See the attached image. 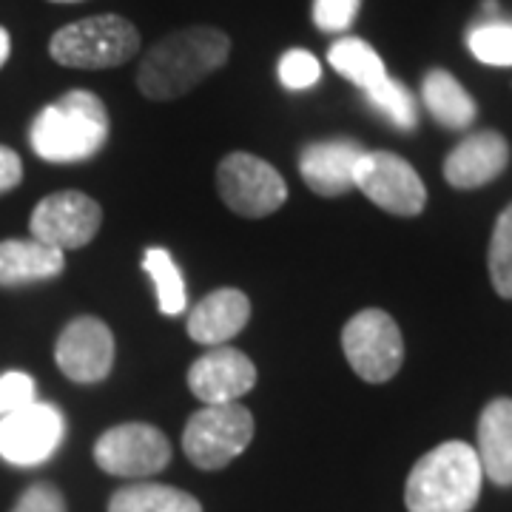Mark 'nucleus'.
<instances>
[{
  "mask_svg": "<svg viewBox=\"0 0 512 512\" xmlns=\"http://www.w3.org/2000/svg\"><path fill=\"white\" fill-rule=\"evenodd\" d=\"M353 185L367 200L396 217H416L427 205V188L416 168L390 151H365L356 165Z\"/></svg>",
  "mask_w": 512,
  "mask_h": 512,
  "instance_id": "obj_9",
  "label": "nucleus"
},
{
  "mask_svg": "<svg viewBox=\"0 0 512 512\" xmlns=\"http://www.w3.org/2000/svg\"><path fill=\"white\" fill-rule=\"evenodd\" d=\"M467 46L476 60L487 66H512V23L507 20H487L470 29Z\"/></svg>",
  "mask_w": 512,
  "mask_h": 512,
  "instance_id": "obj_24",
  "label": "nucleus"
},
{
  "mask_svg": "<svg viewBox=\"0 0 512 512\" xmlns=\"http://www.w3.org/2000/svg\"><path fill=\"white\" fill-rule=\"evenodd\" d=\"M362 0H313V20L322 32H348Z\"/></svg>",
  "mask_w": 512,
  "mask_h": 512,
  "instance_id": "obj_27",
  "label": "nucleus"
},
{
  "mask_svg": "<svg viewBox=\"0 0 512 512\" xmlns=\"http://www.w3.org/2000/svg\"><path fill=\"white\" fill-rule=\"evenodd\" d=\"M55 3H77V0H55Z\"/></svg>",
  "mask_w": 512,
  "mask_h": 512,
  "instance_id": "obj_32",
  "label": "nucleus"
},
{
  "mask_svg": "<svg viewBox=\"0 0 512 512\" xmlns=\"http://www.w3.org/2000/svg\"><path fill=\"white\" fill-rule=\"evenodd\" d=\"M487 265H490L495 293L501 299H512V205H507L501 217L495 220Z\"/></svg>",
  "mask_w": 512,
  "mask_h": 512,
  "instance_id": "obj_25",
  "label": "nucleus"
},
{
  "mask_svg": "<svg viewBox=\"0 0 512 512\" xmlns=\"http://www.w3.org/2000/svg\"><path fill=\"white\" fill-rule=\"evenodd\" d=\"M37 387L35 379L29 373H20V370H9L0 376V419L15 413L20 407L35 402Z\"/></svg>",
  "mask_w": 512,
  "mask_h": 512,
  "instance_id": "obj_28",
  "label": "nucleus"
},
{
  "mask_svg": "<svg viewBox=\"0 0 512 512\" xmlns=\"http://www.w3.org/2000/svg\"><path fill=\"white\" fill-rule=\"evenodd\" d=\"M256 365L237 348H211L188 370V387L202 404H231L251 393Z\"/></svg>",
  "mask_w": 512,
  "mask_h": 512,
  "instance_id": "obj_13",
  "label": "nucleus"
},
{
  "mask_svg": "<svg viewBox=\"0 0 512 512\" xmlns=\"http://www.w3.org/2000/svg\"><path fill=\"white\" fill-rule=\"evenodd\" d=\"M143 268L154 282L157 291V305L165 316H180L188 305V293H185V282L174 256L165 248H148L143 256Z\"/></svg>",
  "mask_w": 512,
  "mask_h": 512,
  "instance_id": "obj_22",
  "label": "nucleus"
},
{
  "mask_svg": "<svg viewBox=\"0 0 512 512\" xmlns=\"http://www.w3.org/2000/svg\"><path fill=\"white\" fill-rule=\"evenodd\" d=\"M276 72H279V80H282L285 89L302 92V89H311V86L319 83L322 66H319V60H316L311 52H305V49H291V52L282 55Z\"/></svg>",
  "mask_w": 512,
  "mask_h": 512,
  "instance_id": "obj_26",
  "label": "nucleus"
},
{
  "mask_svg": "<svg viewBox=\"0 0 512 512\" xmlns=\"http://www.w3.org/2000/svg\"><path fill=\"white\" fill-rule=\"evenodd\" d=\"M484 473L476 450L464 441H444L416 461L407 476V512H470L481 495Z\"/></svg>",
  "mask_w": 512,
  "mask_h": 512,
  "instance_id": "obj_3",
  "label": "nucleus"
},
{
  "mask_svg": "<svg viewBox=\"0 0 512 512\" xmlns=\"http://www.w3.org/2000/svg\"><path fill=\"white\" fill-rule=\"evenodd\" d=\"M140 52V32L123 15H94L57 29L49 55L66 69H114Z\"/></svg>",
  "mask_w": 512,
  "mask_h": 512,
  "instance_id": "obj_4",
  "label": "nucleus"
},
{
  "mask_svg": "<svg viewBox=\"0 0 512 512\" xmlns=\"http://www.w3.org/2000/svg\"><path fill=\"white\" fill-rule=\"evenodd\" d=\"M66 433V419L55 404L32 402L0 419V458L18 467H35L55 450Z\"/></svg>",
  "mask_w": 512,
  "mask_h": 512,
  "instance_id": "obj_11",
  "label": "nucleus"
},
{
  "mask_svg": "<svg viewBox=\"0 0 512 512\" xmlns=\"http://www.w3.org/2000/svg\"><path fill=\"white\" fill-rule=\"evenodd\" d=\"M342 350L359 379L382 384L399 373L404 362L402 330L379 308L359 311L342 330Z\"/></svg>",
  "mask_w": 512,
  "mask_h": 512,
  "instance_id": "obj_6",
  "label": "nucleus"
},
{
  "mask_svg": "<svg viewBox=\"0 0 512 512\" xmlns=\"http://www.w3.org/2000/svg\"><path fill=\"white\" fill-rule=\"evenodd\" d=\"M481 473L498 487H512V399H493L478 419Z\"/></svg>",
  "mask_w": 512,
  "mask_h": 512,
  "instance_id": "obj_17",
  "label": "nucleus"
},
{
  "mask_svg": "<svg viewBox=\"0 0 512 512\" xmlns=\"http://www.w3.org/2000/svg\"><path fill=\"white\" fill-rule=\"evenodd\" d=\"M231 57V37L214 26H188L157 40L137 69V86L148 100H177L205 77L220 72Z\"/></svg>",
  "mask_w": 512,
  "mask_h": 512,
  "instance_id": "obj_1",
  "label": "nucleus"
},
{
  "mask_svg": "<svg viewBox=\"0 0 512 512\" xmlns=\"http://www.w3.org/2000/svg\"><path fill=\"white\" fill-rule=\"evenodd\" d=\"M9 55H12V35L0 26V69L6 66Z\"/></svg>",
  "mask_w": 512,
  "mask_h": 512,
  "instance_id": "obj_31",
  "label": "nucleus"
},
{
  "mask_svg": "<svg viewBox=\"0 0 512 512\" xmlns=\"http://www.w3.org/2000/svg\"><path fill=\"white\" fill-rule=\"evenodd\" d=\"M109 128L106 103L86 89H74L40 109L29 143L46 163H83L106 146Z\"/></svg>",
  "mask_w": 512,
  "mask_h": 512,
  "instance_id": "obj_2",
  "label": "nucleus"
},
{
  "mask_svg": "<svg viewBox=\"0 0 512 512\" xmlns=\"http://www.w3.org/2000/svg\"><path fill=\"white\" fill-rule=\"evenodd\" d=\"M103 222V208L83 191H57L37 202L29 220L32 239L57 248L77 251L86 248Z\"/></svg>",
  "mask_w": 512,
  "mask_h": 512,
  "instance_id": "obj_10",
  "label": "nucleus"
},
{
  "mask_svg": "<svg viewBox=\"0 0 512 512\" xmlns=\"http://www.w3.org/2000/svg\"><path fill=\"white\" fill-rule=\"evenodd\" d=\"M12 512H69L66 510V498L49 481H37L29 490H23Z\"/></svg>",
  "mask_w": 512,
  "mask_h": 512,
  "instance_id": "obj_29",
  "label": "nucleus"
},
{
  "mask_svg": "<svg viewBox=\"0 0 512 512\" xmlns=\"http://www.w3.org/2000/svg\"><path fill=\"white\" fill-rule=\"evenodd\" d=\"M55 362L77 384L103 382L114 367V336L97 316H77L57 336Z\"/></svg>",
  "mask_w": 512,
  "mask_h": 512,
  "instance_id": "obj_12",
  "label": "nucleus"
},
{
  "mask_svg": "<svg viewBox=\"0 0 512 512\" xmlns=\"http://www.w3.org/2000/svg\"><path fill=\"white\" fill-rule=\"evenodd\" d=\"M328 63L345 80H350L353 86H359L362 92L379 86L384 77H387L379 52L370 43L359 40V37H342V40H336L330 46Z\"/></svg>",
  "mask_w": 512,
  "mask_h": 512,
  "instance_id": "obj_21",
  "label": "nucleus"
},
{
  "mask_svg": "<svg viewBox=\"0 0 512 512\" xmlns=\"http://www.w3.org/2000/svg\"><path fill=\"white\" fill-rule=\"evenodd\" d=\"M251 319V302L237 288H220L208 293L188 313V336L208 348H220L234 339Z\"/></svg>",
  "mask_w": 512,
  "mask_h": 512,
  "instance_id": "obj_16",
  "label": "nucleus"
},
{
  "mask_svg": "<svg viewBox=\"0 0 512 512\" xmlns=\"http://www.w3.org/2000/svg\"><path fill=\"white\" fill-rule=\"evenodd\" d=\"M109 512H202V504L177 487L140 481L111 495Z\"/></svg>",
  "mask_w": 512,
  "mask_h": 512,
  "instance_id": "obj_20",
  "label": "nucleus"
},
{
  "mask_svg": "<svg viewBox=\"0 0 512 512\" xmlns=\"http://www.w3.org/2000/svg\"><path fill=\"white\" fill-rule=\"evenodd\" d=\"M20 180H23V160L18 157V151L0 146V197L18 188Z\"/></svg>",
  "mask_w": 512,
  "mask_h": 512,
  "instance_id": "obj_30",
  "label": "nucleus"
},
{
  "mask_svg": "<svg viewBox=\"0 0 512 512\" xmlns=\"http://www.w3.org/2000/svg\"><path fill=\"white\" fill-rule=\"evenodd\" d=\"M254 439V416L239 402L205 404L183 430V450L200 470H222Z\"/></svg>",
  "mask_w": 512,
  "mask_h": 512,
  "instance_id": "obj_5",
  "label": "nucleus"
},
{
  "mask_svg": "<svg viewBox=\"0 0 512 512\" xmlns=\"http://www.w3.org/2000/svg\"><path fill=\"white\" fill-rule=\"evenodd\" d=\"M421 100H424L427 111L433 114V120L439 126L450 128V131L470 128L476 120V100L467 94V89L453 74L444 72V69H433V72L424 74Z\"/></svg>",
  "mask_w": 512,
  "mask_h": 512,
  "instance_id": "obj_19",
  "label": "nucleus"
},
{
  "mask_svg": "<svg viewBox=\"0 0 512 512\" xmlns=\"http://www.w3.org/2000/svg\"><path fill=\"white\" fill-rule=\"evenodd\" d=\"M222 202L242 217H268L288 200V185L274 165L248 151L228 154L217 168Z\"/></svg>",
  "mask_w": 512,
  "mask_h": 512,
  "instance_id": "obj_7",
  "label": "nucleus"
},
{
  "mask_svg": "<svg viewBox=\"0 0 512 512\" xmlns=\"http://www.w3.org/2000/svg\"><path fill=\"white\" fill-rule=\"evenodd\" d=\"M94 461L103 473L117 478L157 476L171 464V441L154 424L128 421L97 439Z\"/></svg>",
  "mask_w": 512,
  "mask_h": 512,
  "instance_id": "obj_8",
  "label": "nucleus"
},
{
  "mask_svg": "<svg viewBox=\"0 0 512 512\" xmlns=\"http://www.w3.org/2000/svg\"><path fill=\"white\" fill-rule=\"evenodd\" d=\"M510 163V143L493 128L464 137L444 160V180L453 188H481Z\"/></svg>",
  "mask_w": 512,
  "mask_h": 512,
  "instance_id": "obj_14",
  "label": "nucleus"
},
{
  "mask_svg": "<svg viewBox=\"0 0 512 512\" xmlns=\"http://www.w3.org/2000/svg\"><path fill=\"white\" fill-rule=\"evenodd\" d=\"M365 148L353 140L311 143L299 154V174L319 197H339L353 188V174Z\"/></svg>",
  "mask_w": 512,
  "mask_h": 512,
  "instance_id": "obj_15",
  "label": "nucleus"
},
{
  "mask_svg": "<svg viewBox=\"0 0 512 512\" xmlns=\"http://www.w3.org/2000/svg\"><path fill=\"white\" fill-rule=\"evenodd\" d=\"M63 265V251L49 248L32 237L0 242V288H23L32 282L55 279Z\"/></svg>",
  "mask_w": 512,
  "mask_h": 512,
  "instance_id": "obj_18",
  "label": "nucleus"
},
{
  "mask_svg": "<svg viewBox=\"0 0 512 512\" xmlns=\"http://www.w3.org/2000/svg\"><path fill=\"white\" fill-rule=\"evenodd\" d=\"M367 103L373 109L384 114L390 123L402 131H413L419 126V109H416V97L410 94V89L404 86L402 80H393V77H384L379 86L367 89L365 92Z\"/></svg>",
  "mask_w": 512,
  "mask_h": 512,
  "instance_id": "obj_23",
  "label": "nucleus"
}]
</instances>
